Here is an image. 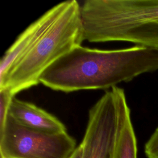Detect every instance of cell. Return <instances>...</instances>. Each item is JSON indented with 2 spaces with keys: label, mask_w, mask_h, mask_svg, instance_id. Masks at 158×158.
<instances>
[{
  "label": "cell",
  "mask_w": 158,
  "mask_h": 158,
  "mask_svg": "<svg viewBox=\"0 0 158 158\" xmlns=\"http://www.w3.org/2000/svg\"><path fill=\"white\" fill-rule=\"evenodd\" d=\"M158 70V50L136 45L111 50L77 46L41 74L40 83L56 91L105 89Z\"/></svg>",
  "instance_id": "1"
},
{
  "label": "cell",
  "mask_w": 158,
  "mask_h": 158,
  "mask_svg": "<svg viewBox=\"0 0 158 158\" xmlns=\"http://www.w3.org/2000/svg\"><path fill=\"white\" fill-rule=\"evenodd\" d=\"M118 106L114 88L107 91L90 109L80 143L83 158H112L118 127Z\"/></svg>",
  "instance_id": "5"
},
{
  "label": "cell",
  "mask_w": 158,
  "mask_h": 158,
  "mask_svg": "<svg viewBox=\"0 0 158 158\" xmlns=\"http://www.w3.org/2000/svg\"><path fill=\"white\" fill-rule=\"evenodd\" d=\"M76 148L75 139L67 131L32 130L9 114L0 128L1 158H69Z\"/></svg>",
  "instance_id": "4"
},
{
  "label": "cell",
  "mask_w": 158,
  "mask_h": 158,
  "mask_svg": "<svg viewBox=\"0 0 158 158\" xmlns=\"http://www.w3.org/2000/svg\"><path fill=\"white\" fill-rule=\"evenodd\" d=\"M144 152L148 158H158V127L145 144Z\"/></svg>",
  "instance_id": "10"
},
{
  "label": "cell",
  "mask_w": 158,
  "mask_h": 158,
  "mask_svg": "<svg viewBox=\"0 0 158 158\" xmlns=\"http://www.w3.org/2000/svg\"><path fill=\"white\" fill-rule=\"evenodd\" d=\"M69 158H83V147L81 144L76 148Z\"/></svg>",
  "instance_id": "11"
},
{
  "label": "cell",
  "mask_w": 158,
  "mask_h": 158,
  "mask_svg": "<svg viewBox=\"0 0 158 158\" xmlns=\"http://www.w3.org/2000/svg\"><path fill=\"white\" fill-rule=\"evenodd\" d=\"M113 88L117 97L118 117L112 158H137L136 139L124 90L118 86Z\"/></svg>",
  "instance_id": "8"
},
{
  "label": "cell",
  "mask_w": 158,
  "mask_h": 158,
  "mask_svg": "<svg viewBox=\"0 0 158 158\" xmlns=\"http://www.w3.org/2000/svg\"><path fill=\"white\" fill-rule=\"evenodd\" d=\"M83 40L80 4L68 0L60 17L33 47L0 78V89L17 93L40 83L41 74L59 58Z\"/></svg>",
  "instance_id": "3"
},
{
  "label": "cell",
  "mask_w": 158,
  "mask_h": 158,
  "mask_svg": "<svg viewBox=\"0 0 158 158\" xmlns=\"http://www.w3.org/2000/svg\"><path fill=\"white\" fill-rule=\"evenodd\" d=\"M83 40L127 41L158 50V0H86Z\"/></svg>",
  "instance_id": "2"
},
{
  "label": "cell",
  "mask_w": 158,
  "mask_h": 158,
  "mask_svg": "<svg viewBox=\"0 0 158 158\" xmlns=\"http://www.w3.org/2000/svg\"><path fill=\"white\" fill-rule=\"evenodd\" d=\"M9 115L21 125L32 130L46 133L67 131L65 125L56 117L33 103L18 99H12Z\"/></svg>",
  "instance_id": "7"
},
{
  "label": "cell",
  "mask_w": 158,
  "mask_h": 158,
  "mask_svg": "<svg viewBox=\"0 0 158 158\" xmlns=\"http://www.w3.org/2000/svg\"><path fill=\"white\" fill-rule=\"evenodd\" d=\"M68 0L59 3L47 10L31 23L8 48L0 62V78L35 44L48 28L60 17L67 7Z\"/></svg>",
  "instance_id": "6"
},
{
  "label": "cell",
  "mask_w": 158,
  "mask_h": 158,
  "mask_svg": "<svg viewBox=\"0 0 158 158\" xmlns=\"http://www.w3.org/2000/svg\"><path fill=\"white\" fill-rule=\"evenodd\" d=\"M15 97L7 88L0 89V128L4 125L12 98Z\"/></svg>",
  "instance_id": "9"
}]
</instances>
